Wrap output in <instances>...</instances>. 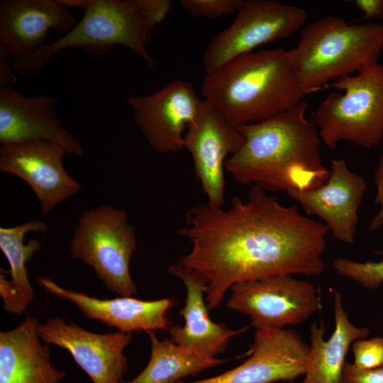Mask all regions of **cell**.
I'll return each instance as SVG.
<instances>
[{
	"instance_id": "6da1fadb",
	"label": "cell",
	"mask_w": 383,
	"mask_h": 383,
	"mask_svg": "<svg viewBox=\"0 0 383 383\" xmlns=\"http://www.w3.org/2000/svg\"><path fill=\"white\" fill-rule=\"evenodd\" d=\"M328 228L285 206L253 185L248 199L233 198L228 208L207 203L192 206L177 231L191 243L179 263L204 277L209 310L238 283L289 274L318 276Z\"/></svg>"
},
{
	"instance_id": "7a4b0ae2",
	"label": "cell",
	"mask_w": 383,
	"mask_h": 383,
	"mask_svg": "<svg viewBox=\"0 0 383 383\" xmlns=\"http://www.w3.org/2000/svg\"><path fill=\"white\" fill-rule=\"evenodd\" d=\"M307 108L303 101L264 121L237 127L244 142L225 169L238 183L267 192L287 194L323 184L329 170L321 160L318 129L307 118Z\"/></svg>"
},
{
	"instance_id": "3957f363",
	"label": "cell",
	"mask_w": 383,
	"mask_h": 383,
	"mask_svg": "<svg viewBox=\"0 0 383 383\" xmlns=\"http://www.w3.org/2000/svg\"><path fill=\"white\" fill-rule=\"evenodd\" d=\"M201 92L235 127L260 122L303 101L288 50H262L238 56L206 74Z\"/></svg>"
},
{
	"instance_id": "277c9868",
	"label": "cell",
	"mask_w": 383,
	"mask_h": 383,
	"mask_svg": "<svg viewBox=\"0 0 383 383\" xmlns=\"http://www.w3.org/2000/svg\"><path fill=\"white\" fill-rule=\"evenodd\" d=\"M68 7L83 10L74 27L59 39L48 43L29 57L14 62L16 76L33 77L40 73L57 52L82 48L91 57H100L114 45L128 48L151 69L155 60L147 50L157 26L149 14L145 0H61Z\"/></svg>"
},
{
	"instance_id": "5b68a950",
	"label": "cell",
	"mask_w": 383,
	"mask_h": 383,
	"mask_svg": "<svg viewBox=\"0 0 383 383\" xmlns=\"http://www.w3.org/2000/svg\"><path fill=\"white\" fill-rule=\"evenodd\" d=\"M382 48V24H350L328 16L302 28L288 55L306 95L324 89L330 81L378 64Z\"/></svg>"
},
{
	"instance_id": "8992f818",
	"label": "cell",
	"mask_w": 383,
	"mask_h": 383,
	"mask_svg": "<svg viewBox=\"0 0 383 383\" xmlns=\"http://www.w3.org/2000/svg\"><path fill=\"white\" fill-rule=\"evenodd\" d=\"M333 88L313 112L323 144L348 141L369 150L383 138V65L377 64L326 85Z\"/></svg>"
},
{
	"instance_id": "52a82bcc",
	"label": "cell",
	"mask_w": 383,
	"mask_h": 383,
	"mask_svg": "<svg viewBox=\"0 0 383 383\" xmlns=\"http://www.w3.org/2000/svg\"><path fill=\"white\" fill-rule=\"evenodd\" d=\"M136 245L135 230L126 211L101 205L81 213L69 249L72 258L94 270L106 290L133 296L138 287L130 262Z\"/></svg>"
},
{
	"instance_id": "ba28073f",
	"label": "cell",
	"mask_w": 383,
	"mask_h": 383,
	"mask_svg": "<svg viewBox=\"0 0 383 383\" xmlns=\"http://www.w3.org/2000/svg\"><path fill=\"white\" fill-rule=\"evenodd\" d=\"M234 21L206 48L202 68L211 74L256 48L287 38L305 24L306 11L276 0H240Z\"/></svg>"
},
{
	"instance_id": "9c48e42d",
	"label": "cell",
	"mask_w": 383,
	"mask_h": 383,
	"mask_svg": "<svg viewBox=\"0 0 383 383\" xmlns=\"http://www.w3.org/2000/svg\"><path fill=\"white\" fill-rule=\"evenodd\" d=\"M231 290L227 307L248 316L255 329L298 326L322 307L316 287L289 274L238 283Z\"/></svg>"
},
{
	"instance_id": "30bf717a",
	"label": "cell",
	"mask_w": 383,
	"mask_h": 383,
	"mask_svg": "<svg viewBox=\"0 0 383 383\" xmlns=\"http://www.w3.org/2000/svg\"><path fill=\"white\" fill-rule=\"evenodd\" d=\"M127 104L150 146L167 154L184 148L185 132L199 116L203 99L190 82L174 80L152 94L130 96Z\"/></svg>"
},
{
	"instance_id": "8fae6325",
	"label": "cell",
	"mask_w": 383,
	"mask_h": 383,
	"mask_svg": "<svg viewBox=\"0 0 383 383\" xmlns=\"http://www.w3.org/2000/svg\"><path fill=\"white\" fill-rule=\"evenodd\" d=\"M43 343L67 350L89 377L91 383H123L128 369L125 349L132 333L113 331L96 333L61 317L48 318L39 326Z\"/></svg>"
},
{
	"instance_id": "7c38bea8",
	"label": "cell",
	"mask_w": 383,
	"mask_h": 383,
	"mask_svg": "<svg viewBox=\"0 0 383 383\" xmlns=\"http://www.w3.org/2000/svg\"><path fill=\"white\" fill-rule=\"evenodd\" d=\"M244 138L209 102L203 99L196 120L185 132L184 148L193 159L194 173L209 206L225 204V163L242 146Z\"/></svg>"
},
{
	"instance_id": "4fadbf2b",
	"label": "cell",
	"mask_w": 383,
	"mask_h": 383,
	"mask_svg": "<svg viewBox=\"0 0 383 383\" xmlns=\"http://www.w3.org/2000/svg\"><path fill=\"white\" fill-rule=\"evenodd\" d=\"M250 356L240 365L220 374L177 383H274L304 376L309 345L291 329H255Z\"/></svg>"
},
{
	"instance_id": "5bb4252c",
	"label": "cell",
	"mask_w": 383,
	"mask_h": 383,
	"mask_svg": "<svg viewBox=\"0 0 383 383\" xmlns=\"http://www.w3.org/2000/svg\"><path fill=\"white\" fill-rule=\"evenodd\" d=\"M62 146L45 141L0 145V170L24 181L33 191L46 216L81 189L65 170Z\"/></svg>"
},
{
	"instance_id": "9a60e30c",
	"label": "cell",
	"mask_w": 383,
	"mask_h": 383,
	"mask_svg": "<svg viewBox=\"0 0 383 383\" xmlns=\"http://www.w3.org/2000/svg\"><path fill=\"white\" fill-rule=\"evenodd\" d=\"M57 104L53 96H26L12 86L0 87V145L50 142L83 157L82 144L57 117Z\"/></svg>"
},
{
	"instance_id": "2e32d148",
	"label": "cell",
	"mask_w": 383,
	"mask_h": 383,
	"mask_svg": "<svg viewBox=\"0 0 383 383\" xmlns=\"http://www.w3.org/2000/svg\"><path fill=\"white\" fill-rule=\"evenodd\" d=\"M367 184L352 172L343 159L331 160L329 177L320 187L287 193L298 202L306 216L321 218L337 240L346 244L355 241L358 211Z\"/></svg>"
},
{
	"instance_id": "e0dca14e",
	"label": "cell",
	"mask_w": 383,
	"mask_h": 383,
	"mask_svg": "<svg viewBox=\"0 0 383 383\" xmlns=\"http://www.w3.org/2000/svg\"><path fill=\"white\" fill-rule=\"evenodd\" d=\"M77 23L61 0H1L0 45L17 62L46 45L50 30L66 34Z\"/></svg>"
},
{
	"instance_id": "ac0fdd59",
	"label": "cell",
	"mask_w": 383,
	"mask_h": 383,
	"mask_svg": "<svg viewBox=\"0 0 383 383\" xmlns=\"http://www.w3.org/2000/svg\"><path fill=\"white\" fill-rule=\"evenodd\" d=\"M38 284L50 294L74 304L87 318L118 331H155L170 328L167 313L173 305L168 298L142 300L133 296L98 299L84 292L65 289L47 277H40Z\"/></svg>"
},
{
	"instance_id": "d6986e66",
	"label": "cell",
	"mask_w": 383,
	"mask_h": 383,
	"mask_svg": "<svg viewBox=\"0 0 383 383\" xmlns=\"http://www.w3.org/2000/svg\"><path fill=\"white\" fill-rule=\"evenodd\" d=\"M168 272L180 279L187 290L184 305L179 311L184 324L167 329L170 339L183 348L216 357L225 352L230 339L243 333L246 328L233 329L211 320L205 301L206 282L199 273L180 263L171 265Z\"/></svg>"
},
{
	"instance_id": "ffe728a7",
	"label": "cell",
	"mask_w": 383,
	"mask_h": 383,
	"mask_svg": "<svg viewBox=\"0 0 383 383\" xmlns=\"http://www.w3.org/2000/svg\"><path fill=\"white\" fill-rule=\"evenodd\" d=\"M40 322L28 316L0 333V383H60L66 374L51 362L49 347L39 335Z\"/></svg>"
},
{
	"instance_id": "44dd1931",
	"label": "cell",
	"mask_w": 383,
	"mask_h": 383,
	"mask_svg": "<svg viewBox=\"0 0 383 383\" xmlns=\"http://www.w3.org/2000/svg\"><path fill=\"white\" fill-rule=\"evenodd\" d=\"M333 311L335 330L327 340L323 322L314 321L311 325L309 351L301 383H338L350 346L370 335L368 328L355 326L350 321L342 296L337 292L334 293Z\"/></svg>"
},
{
	"instance_id": "7402d4cb",
	"label": "cell",
	"mask_w": 383,
	"mask_h": 383,
	"mask_svg": "<svg viewBox=\"0 0 383 383\" xmlns=\"http://www.w3.org/2000/svg\"><path fill=\"white\" fill-rule=\"evenodd\" d=\"M147 333L150 340L149 361L135 378L123 383H177L226 362L183 348L170 338L159 339L155 331Z\"/></svg>"
},
{
	"instance_id": "603a6c76",
	"label": "cell",
	"mask_w": 383,
	"mask_h": 383,
	"mask_svg": "<svg viewBox=\"0 0 383 383\" xmlns=\"http://www.w3.org/2000/svg\"><path fill=\"white\" fill-rule=\"evenodd\" d=\"M48 225L38 220L26 221L13 227L0 228V249L6 257L11 282L23 303L28 306L34 296V290L29 282L26 263L40 250L41 243L31 239L24 243L26 235L30 232H45Z\"/></svg>"
},
{
	"instance_id": "cb8c5ba5",
	"label": "cell",
	"mask_w": 383,
	"mask_h": 383,
	"mask_svg": "<svg viewBox=\"0 0 383 383\" xmlns=\"http://www.w3.org/2000/svg\"><path fill=\"white\" fill-rule=\"evenodd\" d=\"M383 256V250L375 252ZM336 272L350 279L367 289H376L383 283V258L379 261L357 262L347 258L333 261Z\"/></svg>"
},
{
	"instance_id": "d4e9b609",
	"label": "cell",
	"mask_w": 383,
	"mask_h": 383,
	"mask_svg": "<svg viewBox=\"0 0 383 383\" xmlns=\"http://www.w3.org/2000/svg\"><path fill=\"white\" fill-rule=\"evenodd\" d=\"M240 0H180L186 13L195 17L216 18L236 13Z\"/></svg>"
},
{
	"instance_id": "484cf974",
	"label": "cell",
	"mask_w": 383,
	"mask_h": 383,
	"mask_svg": "<svg viewBox=\"0 0 383 383\" xmlns=\"http://www.w3.org/2000/svg\"><path fill=\"white\" fill-rule=\"evenodd\" d=\"M354 355L353 365L362 370L383 367V338L360 339L352 345Z\"/></svg>"
},
{
	"instance_id": "4316f807",
	"label": "cell",
	"mask_w": 383,
	"mask_h": 383,
	"mask_svg": "<svg viewBox=\"0 0 383 383\" xmlns=\"http://www.w3.org/2000/svg\"><path fill=\"white\" fill-rule=\"evenodd\" d=\"M338 383H383V367L362 370L346 362Z\"/></svg>"
},
{
	"instance_id": "83f0119b",
	"label": "cell",
	"mask_w": 383,
	"mask_h": 383,
	"mask_svg": "<svg viewBox=\"0 0 383 383\" xmlns=\"http://www.w3.org/2000/svg\"><path fill=\"white\" fill-rule=\"evenodd\" d=\"M0 294L2 297L4 309L6 312L21 315L26 311L27 306L22 301L11 280L6 278L4 272L1 270L0 274Z\"/></svg>"
},
{
	"instance_id": "f1b7e54d",
	"label": "cell",
	"mask_w": 383,
	"mask_h": 383,
	"mask_svg": "<svg viewBox=\"0 0 383 383\" xmlns=\"http://www.w3.org/2000/svg\"><path fill=\"white\" fill-rule=\"evenodd\" d=\"M381 143L383 145V138ZM374 182L376 187L374 204L379 208L370 223V232L376 231L383 226V151L374 172Z\"/></svg>"
},
{
	"instance_id": "f546056e",
	"label": "cell",
	"mask_w": 383,
	"mask_h": 383,
	"mask_svg": "<svg viewBox=\"0 0 383 383\" xmlns=\"http://www.w3.org/2000/svg\"><path fill=\"white\" fill-rule=\"evenodd\" d=\"M18 81L9 50L0 45V87L12 86Z\"/></svg>"
},
{
	"instance_id": "4dcf8cb0",
	"label": "cell",
	"mask_w": 383,
	"mask_h": 383,
	"mask_svg": "<svg viewBox=\"0 0 383 383\" xmlns=\"http://www.w3.org/2000/svg\"><path fill=\"white\" fill-rule=\"evenodd\" d=\"M355 4L363 13L362 20L383 17V0H355Z\"/></svg>"
},
{
	"instance_id": "1f68e13d",
	"label": "cell",
	"mask_w": 383,
	"mask_h": 383,
	"mask_svg": "<svg viewBox=\"0 0 383 383\" xmlns=\"http://www.w3.org/2000/svg\"><path fill=\"white\" fill-rule=\"evenodd\" d=\"M60 383H63V382H60Z\"/></svg>"
}]
</instances>
